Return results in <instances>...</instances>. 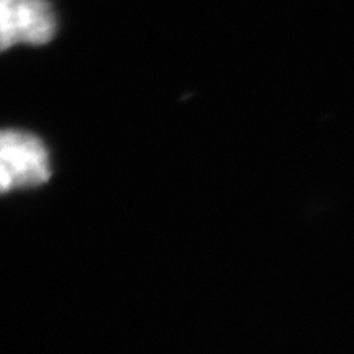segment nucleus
<instances>
[{
  "mask_svg": "<svg viewBox=\"0 0 354 354\" xmlns=\"http://www.w3.org/2000/svg\"><path fill=\"white\" fill-rule=\"evenodd\" d=\"M57 21L48 0H0V44L2 50L17 44L50 43Z\"/></svg>",
  "mask_w": 354,
  "mask_h": 354,
  "instance_id": "f03ea898",
  "label": "nucleus"
},
{
  "mask_svg": "<svg viewBox=\"0 0 354 354\" xmlns=\"http://www.w3.org/2000/svg\"><path fill=\"white\" fill-rule=\"evenodd\" d=\"M51 177L44 145L26 131L7 130L0 140V189L2 192L35 187Z\"/></svg>",
  "mask_w": 354,
  "mask_h": 354,
  "instance_id": "f257e3e1",
  "label": "nucleus"
}]
</instances>
